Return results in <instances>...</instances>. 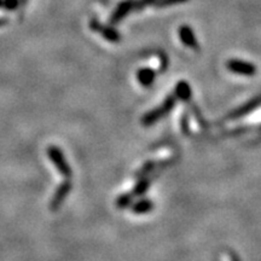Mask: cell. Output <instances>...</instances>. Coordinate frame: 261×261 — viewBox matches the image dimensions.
<instances>
[{
	"label": "cell",
	"instance_id": "6da1fadb",
	"mask_svg": "<svg viewBox=\"0 0 261 261\" xmlns=\"http://www.w3.org/2000/svg\"><path fill=\"white\" fill-rule=\"evenodd\" d=\"M46 154L47 158L51 160L52 165L55 166V168L57 169L62 177L65 179H70L71 174H73V169H71L69 162L65 159L64 152L62 151V149L56 145H50L46 149Z\"/></svg>",
	"mask_w": 261,
	"mask_h": 261
},
{
	"label": "cell",
	"instance_id": "7a4b0ae2",
	"mask_svg": "<svg viewBox=\"0 0 261 261\" xmlns=\"http://www.w3.org/2000/svg\"><path fill=\"white\" fill-rule=\"evenodd\" d=\"M175 103H177V97H175V94H171V96L166 98L165 102H163L159 108H156V109H152L150 110L149 113H146L145 115L143 116L142 123L146 127L154 125L155 122H158L159 120H161L163 116H166L168 113L172 112V109L174 108Z\"/></svg>",
	"mask_w": 261,
	"mask_h": 261
},
{
	"label": "cell",
	"instance_id": "3957f363",
	"mask_svg": "<svg viewBox=\"0 0 261 261\" xmlns=\"http://www.w3.org/2000/svg\"><path fill=\"white\" fill-rule=\"evenodd\" d=\"M71 189H73V184H71L70 179H65L64 181H62L58 188L55 191L54 196H52L51 202H50V210L52 212H57L63 204L65 198L68 197L70 194Z\"/></svg>",
	"mask_w": 261,
	"mask_h": 261
},
{
	"label": "cell",
	"instance_id": "277c9868",
	"mask_svg": "<svg viewBox=\"0 0 261 261\" xmlns=\"http://www.w3.org/2000/svg\"><path fill=\"white\" fill-rule=\"evenodd\" d=\"M90 28L91 31L99 33L106 40L110 42H119L121 40V35H120V33L117 32L116 29L109 27V25H104L100 23V22H98L97 19H91Z\"/></svg>",
	"mask_w": 261,
	"mask_h": 261
},
{
	"label": "cell",
	"instance_id": "5b68a950",
	"mask_svg": "<svg viewBox=\"0 0 261 261\" xmlns=\"http://www.w3.org/2000/svg\"><path fill=\"white\" fill-rule=\"evenodd\" d=\"M227 69L234 74L244 75V76H253L256 74V67L253 63L240 60H230L226 63Z\"/></svg>",
	"mask_w": 261,
	"mask_h": 261
},
{
	"label": "cell",
	"instance_id": "8992f818",
	"mask_svg": "<svg viewBox=\"0 0 261 261\" xmlns=\"http://www.w3.org/2000/svg\"><path fill=\"white\" fill-rule=\"evenodd\" d=\"M260 106H261V94H260V96H256L255 98H253L252 100H249V102H247L246 104H243L242 107L234 109L233 112H231L227 115V119L228 120L241 119V117L246 116L249 113L254 112V110H255L256 108H259Z\"/></svg>",
	"mask_w": 261,
	"mask_h": 261
},
{
	"label": "cell",
	"instance_id": "52a82bcc",
	"mask_svg": "<svg viewBox=\"0 0 261 261\" xmlns=\"http://www.w3.org/2000/svg\"><path fill=\"white\" fill-rule=\"evenodd\" d=\"M133 2L135 0H122L116 9L114 10L112 16H110V23L117 24L122 21L126 16H128L133 11Z\"/></svg>",
	"mask_w": 261,
	"mask_h": 261
},
{
	"label": "cell",
	"instance_id": "ba28073f",
	"mask_svg": "<svg viewBox=\"0 0 261 261\" xmlns=\"http://www.w3.org/2000/svg\"><path fill=\"white\" fill-rule=\"evenodd\" d=\"M179 38H180L182 44L187 45L188 47L192 48V50H197L198 48V42L197 39H196L195 33L189 25H180V28H179Z\"/></svg>",
	"mask_w": 261,
	"mask_h": 261
},
{
	"label": "cell",
	"instance_id": "9c48e42d",
	"mask_svg": "<svg viewBox=\"0 0 261 261\" xmlns=\"http://www.w3.org/2000/svg\"><path fill=\"white\" fill-rule=\"evenodd\" d=\"M137 77H138V81L143 85V86L149 87L154 84L156 73L154 69H151V68H143V69L138 70Z\"/></svg>",
	"mask_w": 261,
	"mask_h": 261
},
{
	"label": "cell",
	"instance_id": "30bf717a",
	"mask_svg": "<svg viewBox=\"0 0 261 261\" xmlns=\"http://www.w3.org/2000/svg\"><path fill=\"white\" fill-rule=\"evenodd\" d=\"M191 89L190 85H189L187 81H180V83L177 84L175 86V97L179 98L180 100H184V102H189L191 98Z\"/></svg>",
	"mask_w": 261,
	"mask_h": 261
},
{
	"label": "cell",
	"instance_id": "8fae6325",
	"mask_svg": "<svg viewBox=\"0 0 261 261\" xmlns=\"http://www.w3.org/2000/svg\"><path fill=\"white\" fill-rule=\"evenodd\" d=\"M152 208H154V203L150 200H148V198L140 200L132 204V211L135 212L136 214H146L149 213V212H151Z\"/></svg>",
	"mask_w": 261,
	"mask_h": 261
},
{
	"label": "cell",
	"instance_id": "7c38bea8",
	"mask_svg": "<svg viewBox=\"0 0 261 261\" xmlns=\"http://www.w3.org/2000/svg\"><path fill=\"white\" fill-rule=\"evenodd\" d=\"M27 0H0V9H5L8 11H15L22 5H24Z\"/></svg>",
	"mask_w": 261,
	"mask_h": 261
},
{
	"label": "cell",
	"instance_id": "4fadbf2b",
	"mask_svg": "<svg viewBox=\"0 0 261 261\" xmlns=\"http://www.w3.org/2000/svg\"><path fill=\"white\" fill-rule=\"evenodd\" d=\"M133 196L132 192H128V194H122L117 197L116 200V207L120 208V210H125V208H128L129 205L133 204Z\"/></svg>",
	"mask_w": 261,
	"mask_h": 261
},
{
	"label": "cell",
	"instance_id": "5bb4252c",
	"mask_svg": "<svg viewBox=\"0 0 261 261\" xmlns=\"http://www.w3.org/2000/svg\"><path fill=\"white\" fill-rule=\"evenodd\" d=\"M149 188H150V180L148 178L144 177V178L140 179V180L138 181V184H136L132 194H133V196H142L149 190Z\"/></svg>",
	"mask_w": 261,
	"mask_h": 261
},
{
	"label": "cell",
	"instance_id": "9a60e30c",
	"mask_svg": "<svg viewBox=\"0 0 261 261\" xmlns=\"http://www.w3.org/2000/svg\"><path fill=\"white\" fill-rule=\"evenodd\" d=\"M156 166H158V163H156L155 161H149V162H146L144 166H143L142 168L139 169L138 172H137V177L138 178H144L146 174H149L150 172H152L154 171V169L156 168Z\"/></svg>",
	"mask_w": 261,
	"mask_h": 261
},
{
	"label": "cell",
	"instance_id": "2e32d148",
	"mask_svg": "<svg viewBox=\"0 0 261 261\" xmlns=\"http://www.w3.org/2000/svg\"><path fill=\"white\" fill-rule=\"evenodd\" d=\"M187 2H189V0H156L154 5L156 8H167V6L182 4V3Z\"/></svg>",
	"mask_w": 261,
	"mask_h": 261
},
{
	"label": "cell",
	"instance_id": "e0dca14e",
	"mask_svg": "<svg viewBox=\"0 0 261 261\" xmlns=\"http://www.w3.org/2000/svg\"><path fill=\"white\" fill-rule=\"evenodd\" d=\"M156 0H135L133 2V11H142L146 6L154 5Z\"/></svg>",
	"mask_w": 261,
	"mask_h": 261
},
{
	"label": "cell",
	"instance_id": "ac0fdd59",
	"mask_svg": "<svg viewBox=\"0 0 261 261\" xmlns=\"http://www.w3.org/2000/svg\"><path fill=\"white\" fill-rule=\"evenodd\" d=\"M181 129H182V132H185V133H188V130H189V117L187 114H185V115H182Z\"/></svg>",
	"mask_w": 261,
	"mask_h": 261
},
{
	"label": "cell",
	"instance_id": "d6986e66",
	"mask_svg": "<svg viewBox=\"0 0 261 261\" xmlns=\"http://www.w3.org/2000/svg\"><path fill=\"white\" fill-rule=\"evenodd\" d=\"M8 24V18H0V27Z\"/></svg>",
	"mask_w": 261,
	"mask_h": 261
}]
</instances>
